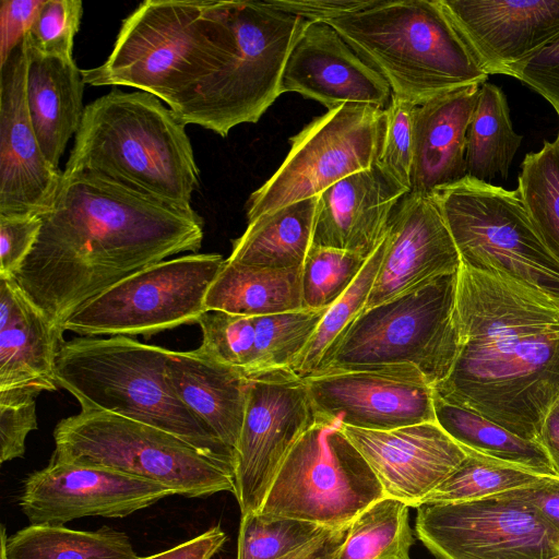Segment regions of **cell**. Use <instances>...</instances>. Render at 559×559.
Instances as JSON below:
<instances>
[{
    "label": "cell",
    "mask_w": 559,
    "mask_h": 559,
    "mask_svg": "<svg viewBox=\"0 0 559 559\" xmlns=\"http://www.w3.org/2000/svg\"><path fill=\"white\" fill-rule=\"evenodd\" d=\"M379 0H270L276 9L309 22H324L376 5Z\"/></svg>",
    "instance_id": "f6af8a7d"
},
{
    "label": "cell",
    "mask_w": 559,
    "mask_h": 559,
    "mask_svg": "<svg viewBox=\"0 0 559 559\" xmlns=\"http://www.w3.org/2000/svg\"><path fill=\"white\" fill-rule=\"evenodd\" d=\"M455 326V356L435 393L538 442L559 396V298L461 264Z\"/></svg>",
    "instance_id": "7a4b0ae2"
},
{
    "label": "cell",
    "mask_w": 559,
    "mask_h": 559,
    "mask_svg": "<svg viewBox=\"0 0 559 559\" xmlns=\"http://www.w3.org/2000/svg\"><path fill=\"white\" fill-rule=\"evenodd\" d=\"M384 253V239L368 258L349 288L331 305L317 330L294 360L292 370L301 378L316 371L325 353L365 309Z\"/></svg>",
    "instance_id": "d590c367"
},
{
    "label": "cell",
    "mask_w": 559,
    "mask_h": 559,
    "mask_svg": "<svg viewBox=\"0 0 559 559\" xmlns=\"http://www.w3.org/2000/svg\"><path fill=\"white\" fill-rule=\"evenodd\" d=\"M384 490L337 419H317L289 450L257 513L349 526Z\"/></svg>",
    "instance_id": "8fae6325"
},
{
    "label": "cell",
    "mask_w": 559,
    "mask_h": 559,
    "mask_svg": "<svg viewBox=\"0 0 559 559\" xmlns=\"http://www.w3.org/2000/svg\"><path fill=\"white\" fill-rule=\"evenodd\" d=\"M385 109L344 104L290 138L278 169L249 197L248 223L273 210L320 195L337 181L372 167L380 153Z\"/></svg>",
    "instance_id": "4fadbf2b"
},
{
    "label": "cell",
    "mask_w": 559,
    "mask_h": 559,
    "mask_svg": "<svg viewBox=\"0 0 559 559\" xmlns=\"http://www.w3.org/2000/svg\"><path fill=\"white\" fill-rule=\"evenodd\" d=\"M24 40L0 66V215H39L51 207L62 173L41 151L25 95Z\"/></svg>",
    "instance_id": "ac0fdd59"
},
{
    "label": "cell",
    "mask_w": 559,
    "mask_h": 559,
    "mask_svg": "<svg viewBox=\"0 0 559 559\" xmlns=\"http://www.w3.org/2000/svg\"><path fill=\"white\" fill-rule=\"evenodd\" d=\"M26 44L25 95L47 160L56 168L83 117L84 79L74 60L45 56Z\"/></svg>",
    "instance_id": "4316f807"
},
{
    "label": "cell",
    "mask_w": 559,
    "mask_h": 559,
    "mask_svg": "<svg viewBox=\"0 0 559 559\" xmlns=\"http://www.w3.org/2000/svg\"><path fill=\"white\" fill-rule=\"evenodd\" d=\"M432 194L462 264L506 274L559 298V259L535 228L518 190L465 176Z\"/></svg>",
    "instance_id": "30bf717a"
},
{
    "label": "cell",
    "mask_w": 559,
    "mask_h": 559,
    "mask_svg": "<svg viewBox=\"0 0 559 559\" xmlns=\"http://www.w3.org/2000/svg\"><path fill=\"white\" fill-rule=\"evenodd\" d=\"M41 226L39 215H0V280L15 277L32 252Z\"/></svg>",
    "instance_id": "b9f144b4"
},
{
    "label": "cell",
    "mask_w": 559,
    "mask_h": 559,
    "mask_svg": "<svg viewBox=\"0 0 559 559\" xmlns=\"http://www.w3.org/2000/svg\"><path fill=\"white\" fill-rule=\"evenodd\" d=\"M479 87H459L416 106L411 192L429 194L466 176V135Z\"/></svg>",
    "instance_id": "d4e9b609"
},
{
    "label": "cell",
    "mask_w": 559,
    "mask_h": 559,
    "mask_svg": "<svg viewBox=\"0 0 559 559\" xmlns=\"http://www.w3.org/2000/svg\"><path fill=\"white\" fill-rule=\"evenodd\" d=\"M224 262L217 253H194L147 266L88 300L62 329L82 336H151L198 323Z\"/></svg>",
    "instance_id": "7c38bea8"
},
{
    "label": "cell",
    "mask_w": 559,
    "mask_h": 559,
    "mask_svg": "<svg viewBox=\"0 0 559 559\" xmlns=\"http://www.w3.org/2000/svg\"><path fill=\"white\" fill-rule=\"evenodd\" d=\"M35 388L0 391V462L23 457L28 433L37 428Z\"/></svg>",
    "instance_id": "60d3db41"
},
{
    "label": "cell",
    "mask_w": 559,
    "mask_h": 559,
    "mask_svg": "<svg viewBox=\"0 0 559 559\" xmlns=\"http://www.w3.org/2000/svg\"><path fill=\"white\" fill-rule=\"evenodd\" d=\"M415 533L437 559H549L559 532L516 489L417 508Z\"/></svg>",
    "instance_id": "5bb4252c"
},
{
    "label": "cell",
    "mask_w": 559,
    "mask_h": 559,
    "mask_svg": "<svg viewBox=\"0 0 559 559\" xmlns=\"http://www.w3.org/2000/svg\"><path fill=\"white\" fill-rule=\"evenodd\" d=\"M459 271L362 310L309 376L393 364L416 366L433 386L456 352Z\"/></svg>",
    "instance_id": "9c48e42d"
},
{
    "label": "cell",
    "mask_w": 559,
    "mask_h": 559,
    "mask_svg": "<svg viewBox=\"0 0 559 559\" xmlns=\"http://www.w3.org/2000/svg\"><path fill=\"white\" fill-rule=\"evenodd\" d=\"M169 353L129 336H79L62 343L55 378L81 409L107 412L159 428L229 466L235 475V453L168 383Z\"/></svg>",
    "instance_id": "5b68a950"
},
{
    "label": "cell",
    "mask_w": 559,
    "mask_h": 559,
    "mask_svg": "<svg viewBox=\"0 0 559 559\" xmlns=\"http://www.w3.org/2000/svg\"><path fill=\"white\" fill-rule=\"evenodd\" d=\"M523 136L512 127L504 93L495 84H480L466 135V176L489 182L508 178Z\"/></svg>",
    "instance_id": "1f68e13d"
},
{
    "label": "cell",
    "mask_w": 559,
    "mask_h": 559,
    "mask_svg": "<svg viewBox=\"0 0 559 559\" xmlns=\"http://www.w3.org/2000/svg\"><path fill=\"white\" fill-rule=\"evenodd\" d=\"M516 490L549 525L559 532V477H546Z\"/></svg>",
    "instance_id": "7dc6e473"
},
{
    "label": "cell",
    "mask_w": 559,
    "mask_h": 559,
    "mask_svg": "<svg viewBox=\"0 0 559 559\" xmlns=\"http://www.w3.org/2000/svg\"><path fill=\"white\" fill-rule=\"evenodd\" d=\"M461 258L432 193H406L394 207L382 262L364 310L457 272Z\"/></svg>",
    "instance_id": "d6986e66"
},
{
    "label": "cell",
    "mask_w": 559,
    "mask_h": 559,
    "mask_svg": "<svg viewBox=\"0 0 559 559\" xmlns=\"http://www.w3.org/2000/svg\"><path fill=\"white\" fill-rule=\"evenodd\" d=\"M538 442L559 475V396L547 411L539 429Z\"/></svg>",
    "instance_id": "681fc988"
},
{
    "label": "cell",
    "mask_w": 559,
    "mask_h": 559,
    "mask_svg": "<svg viewBox=\"0 0 559 559\" xmlns=\"http://www.w3.org/2000/svg\"><path fill=\"white\" fill-rule=\"evenodd\" d=\"M319 195L270 211L248 223L228 261L271 269L301 267L312 245Z\"/></svg>",
    "instance_id": "f1b7e54d"
},
{
    "label": "cell",
    "mask_w": 559,
    "mask_h": 559,
    "mask_svg": "<svg viewBox=\"0 0 559 559\" xmlns=\"http://www.w3.org/2000/svg\"><path fill=\"white\" fill-rule=\"evenodd\" d=\"M130 538L103 526L76 531L63 525H32L7 536L1 533V559H140Z\"/></svg>",
    "instance_id": "f546056e"
},
{
    "label": "cell",
    "mask_w": 559,
    "mask_h": 559,
    "mask_svg": "<svg viewBox=\"0 0 559 559\" xmlns=\"http://www.w3.org/2000/svg\"><path fill=\"white\" fill-rule=\"evenodd\" d=\"M166 376L179 400L236 453L249 379L199 347L170 350Z\"/></svg>",
    "instance_id": "484cf974"
},
{
    "label": "cell",
    "mask_w": 559,
    "mask_h": 559,
    "mask_svg": "<svg viewBox=\"0 0 559 559\" xmlns=\"http://www.w3.org/2000/svg\"><path fill=\"white\" fill-rule=\"evenodd\" d=\"M518 191L549 250L559 259V132L528 153L521 165Z\"/></svg>",
    "instance_id": "e575fe53"
},
{
    "label": "cell",
    "mask_w": 559,
    "mask_h": 559,
    "mask_svg": "<svg viewBox=\"0 0 559 559\" xmlns=\"http://www.w3.org/2000/svg\"><path fill=\"white\" fill-rule=\"evenodd\" d=\"M231 1L146 0L128 15L108 58L82 70L91 86H130L169 108L233 52Z\"/></svg>",
    "instance_id": "277c9868"
},
{
    "label": "cell",
    "mask_w": 559,
    "mask_h": 559,
    "mask_svg": "<svg viewBox=\"0 0 559 559\" xmlns=\"http://www.w3.org/2000/svg\"><path fill=\"white\" fill-rule=\"evenodd\" d=\"M546 98L559 116V34L508 72Z\"/></svg>",
    "instance_id": "7bdbcfd3"
},
{
    "label": "cell",
    "mask_w": 559,
    "mask_h": 559,
    "mask_svg": "<svg viewBox=\"0 0 559 559\" xmlns=\"http://www.w3.org/2000/svg\"><path fill=\"white\" fill-rule=\"evenodd\" d=\"M204 305L207 311L252 317L301 310V267H261L226 259Z\"/></svg>",
    "instance_id": "83f0119b"
},
{
    "label": "cell",
    "mask_w": 559,
    "mask_h": 559,
    "mask_svg": "<svg viewBox=\"0 0 559 559\" xmlns=\"http://www.w3.org/2000/svg\"><path fill=\"white\" fill-rule=\"evenodd\" d=\"M349 526L330 528L278 559H337Z\"/></svg>",
    "instance_id": "c3c4849f"
},
{
    "label": "cell",
    "mask_w": 559,
    "mask_h": 559,
    "mask_svg": "<svg viewBox=\"0 0 559 559\" xmlns=\"http://www.w3.org/2000/svg\"><path fill=\"white\" fill-rule=\"evenodd\" d=\"M173 495L114 469L50 460L25 478L19 504L32 525H63L85 516L124 518Z\"/></svg>",
    "instance_id": "e0dca14e"
},
{
    "label": "cell",
    "mask_w": 559,
    "mask_h": 559,
    "mask_svg": "<svg viewBox=\"0 0 559 559\" xmlns=\"http://www.w3.org/2000/svg\"><path fill=\"white\" fill-rule=\"evenodd\" d=\"M549 559H559V555L552 557V558H549Z\"/></svg>",
    "instance_id": "f907efd6"
},
{
    "label": "cell",
    "mask_w": 559,
    "mask_h": 559,
    "mask_svg": "<svg viewBox=\"0 0 559 559\" xmlns=\"http://www.w3.org/2000/svg\"><path fill=\"white\" fill-rule=\"evenodd\" d=\"M465 450L467 454L463 462L425 499L423 504L483 499L527 487L548 477L515 464Z\"/></svg>",
    "instance_id": "836d02e7"
},
{
    "label": "cell",
    "mask_w": 559,
    "mask_h": 559,
    "mask_svg": "<svg viewBox=\"0 0 559 559\" xmlns=\"http://www.w3.org/2000/svg\"><path fill=\"white\" fill-rule=\"evenodd\" d=\"M50 460L114 469L202 498L235 492L234 469L182 439L133 419L81 409L58 423Z\"/></svg>",
    "instance_id": "ba28073f"
},
{
    "label": "cell",
    "mask_w": 559,
    "mask_h": 559,
    "mask_svg": "<svg viewBox=\"0 0 559 559\" xmlns=\"http://www.w3.org/2000/svg\"><path fill=\"white\" fill-rule=\"evenodd\" d=\"M82 14L81 0H43L26 34L28 44L45 56L72 60Z\"/></svg>",
    "instance_id": "ab89813d"
},
{
    "label": "cell",
    "mask_w": 559,
    "mask_h": 559,
    "mask_svg": "<svg viewBox=\"0 0 559 559\" xmlns=\"http://www.w3.org/2000/svg\"><path fill=\"white\" fill-rule=\"evenodd\" d=\"M38 239L13 280L58 325L121 280L197 252L203 219L106 178L64 175Z\"/></svg>",
    "instance_id": "6da1fadb"
},
{
    "label": "cell",
    "mask_w": 559,
    "mask_h": 559,
    "mask_svg": "<svg viewBox=\"0 0 559 559\" xmlns=\"http://www.w3.org/2000/svg\"><path fill=\"white\" fill-rule=\"evenodd\" d=\"M415 104L392 94L385 109V128L376 166L396 186L412 190Z\"/></svg>",
    "instance_id": "f35d334b"
},
{
    "label": "cell",
    "mask_w": 559,
    "mask_h": 559,
    "mask_svg": "<svg viewBox=\"0 0 559 559\" xmlns=\"http://www.w3.org/2000/svg\"><path fill=\"white\" fill-rule=\"evenodd\" d=\"M63 332L15 280H0V391H55Z\"/></svg>",
    "instance_id": "cb8c5ba5"
},
{
    "label": "cell",
    "mask_w": 559,
    "mask_h": 559,
    "mask_svg": "<svg viewBox=\"0 0 559 559\" xmlns=\"http://www.w3.org/2000/svg\"><path fill=\"white\" fill-rule=\"evenodd\" d=\"M308 386L293 370L251 379L235 453L240 514L257 513L285 456L313 424Z\"/></svg>",
    "instance_id": "9a60e30c"
},
{
    "label": "cell",
    "mask_w": 559,
    "mask_h": 559,
    "mask_svg": "<svg viewBox=\"0 0 559 559\" xmlns=\"http://www.w3.org/2000/svg\"><path fill=\"white\" fill-rule=\"evenodd\" d=\"M368 258L340 249L311 245L301 266L304 309H325L353 284Z\"/></svg>",
    "instance_id": "8d00e7d4"
},
{
    "label": "cell",
    "mask_w": 559,
    "mask_h": 559,
    "mask_svg": "<svg viewBox=\"0 0 559 559\" xmlns=\"http://www.w3.org/2000/svg\"><path fill=\"white\" fill-rule=\"evenodd\" d=\"M304 379L317 419H337L367 430L436 421L433 388L411 364L358 367Z\"/></svg>",
    "instance_id": "2e32d148"
},
{
    "label": "cell",
    "mask_w": 559,
    "mask_h": 559,
    "mask_svg": "<svg viewBox=\"0 0 559 559\" xmlns=\"http://www.w3.org/2000/svg\"><path fill=\"white\" fill-rule=\"evenodd\" d=\"M483 70L507 74L559 34V0H441Z\"/></svg>",
    "instance_id": "7402d4cb"
},
{
    "label": "cell",
    "mask_w": 559,
    "mask_h": 559,
    "mask_svg": "<svg viewBox=\"0 0 559 559\" xmlns=\"http://www.w3.org/2000/svg\"><path fill=\"white\" fill-rule=\"evenodd\" d=\"M43 0H1L0 2V66L24 40Z\"/></svg>",
    "instance_id": "ee69618b"
},
{
    "label": "cell",
    "mask_w": 559,
    "mask_h": 559,
    "mask_svg": "<svg viewBox=\"0 0 559 559\" xmlns=\"http://www.w3.org/2000/svg\"><path fill=\"white\" fill-rule=\"evenodd\" d=\"M343 431L364 456L385 496L420 507L466 457L437 421L391 430H367L343 425Z\"/></svg>",
    "instance_id": "ffe728a7"
},
{
    "label": "cell",
    "mask_w": 559,
    "mask_h": 559,
    "mask_svg": "<svg viewBox=\"0 0 559 559\" xmlns=\"http://www.w3.org/2000/svg\"><path fill=\"white\" fill-rule=\"evenodd\" d=\"M406 193L376 164L337 181L319 195L312 245L369 258L384 239L392 212Z\"/></svg>",
    "instance_id": "603a6c76"
},
{
    "label": "cell",
    "mask_w": 559,
    "mask_h": 559,
    "mask_svg": "<svg viewBox=\"0 0 559 559\" xmlns=\"http://www.w3.org/2000/svg\"><path fill=\"white\" fill-rule=\"evenodd\" d=\"M414 544L409 507L385 496L353 520L337 559H411Z\"/></svg>",
    "instance_id": "d6a6232c"
},
{
    "label": "cell",
    "mask_w": 559,
    "mask_h": 559,
    "mask_svg": "<svg viewBox=\"0 0 559 559\" xmlns=\"http://www.w3.org/2000/svg\"><path fill=\"white\" fill-rule=\"evenodd\" d=\"M435 392V391H433ZM437 424L461 447L548 477H559L543 445L488 418L433 397Z\"/></svg>",
    "instance_id": "4dcf8cb0"
},
{
    "label": "cell",
    "mask_w": 559,
    "mask_h": 559,
    "mask_svg": "<svg viewBox=\"0 0 559 559\" xmlns=\"http://www.w3.org/2000/svg\"><path fill=\"white\" fill-rule=\"evenodd\" d=\"M236 45L225 63L170 108L186 126L225 138L241 123H255L283 94L287 58L309 21L270 1H231Z\"/></svg>",
    "instance_id": "52a82bcc"
},
{
    "label": "cell",
    "mask_w": 559,
    "mask_h": 559,
    "mask_svg": "<svg viewBox=\"0 0 559 559\" xmlns=\"http://www.w3.org/2000/svg\"><path fill=\"white\" fill-rule=\"evenodd\" d=\"M80 173L185 206L199 188L186 124L143 91L112 88L85 106L63 170Z\"/></svg>",
    "instance_id": "3957f363"
},
{
    "label": "cell",
    "mask_w": 559,
    "mask_h": 559,
    "mask_svg": "<svg viewBox=\"0 0 559 559\" xmlns=\"http://www.w3.org/2000/svg\"><path fill=\"white\" fill-rule=\"evenodd\" d=\"M328 24L415 105L488 78L441 0H379Z\"/></svg>",
    "instance_id": "8992f818"
},
{
    "label": "cell",
    "mask_w": 559,
    "mask_h": 559,
    "mask_svg": "<svg viewBox=\"0 0 559 559\" xmlns=\"http://www.w3.org/2000/svg\"><path fill=\"white\" fill-rule=\"evenodd\" d=\"M326 530L296 519L248 513L240 519L236 559H278Z\"/></svg>",
    "instance_id": "74e56055"
},
{
    "label": "cell",
    "mask_w": 559,
    "mask_h": 559,
    "mask_svg": "<svg viewBox=\"0 0 559 559\" xmlns=\"http://www.w3.org/2000/svg\"><path fill=\"white\" fill-rule=\"evenodd\" d=\"M226 540L225 532L215 525L175 547L140 559H212Z\"/></svg>",
    "instance_id": "bcb514c9"
},
{
    "label": "cell",
    "mask_w": 559,
    "mask_h": 559,
    "mask_svg": "<svg viewBox=\"0 0 559 559\" xmlns=\"http://www.w3.org/2000/svg\"><path fill=\"white\" fill-rule=\"evenodd\" d=\"M282 91L295 92L334 109L361 104L386 109L392 91L330 24L308 22L284 68Z\"/></svg>",
    "instance_id": "44dd1931"
}]
</instances>
